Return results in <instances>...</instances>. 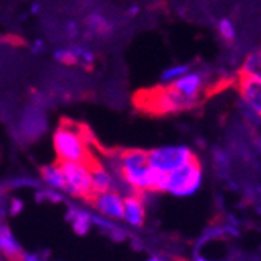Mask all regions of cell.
<instances>
[{
    "mask_svg": "<svg viewBox=\"0 0 261 261\" xmlns=\"http://www.w3.org/2000/svg\"><path fill=\"white\" fill-rule=\"evenodd\" d=\"M54 149L58 161L89 163V147L85 132L77 124L61 122L54 133Z\"/></svg>",
    "mask_w": 261,
    "mask_h": 261,
    "instance_id": "obj_1",
    "label": "cell"
},
{
    "mask_svg": "<svg viewBox=\"0 0 261 261\" xmlns=\"http://www.w3.org/2000/svg\"><path fill=\"white\" fill-rule=\"evenodd\" d=\"M203 183V168L197 160L185 164L181 168L166 177L164 193H169L175 197H189L196 194Z\"/></svg>",
    "mask_w": 261,
    "mask_h": 261,
    "instance_id": "obj_2",
    "label": "cell"
},
{
    "mask_svg": "<svg viewBox=\"0 0 261 261\" xmlns=\"http://www.w3.org/2000/svg\"><path fill=\"white\" fill-rule=\"evenodd\" d=\"M194 160H197V155L188 146H163L147 152V163L150 168L166 175Z\"/></svg>",
    "mask_w": 261,
    "mask_h": 261,
    "instance_id": "obj_3",
    "label": "cell"
},
{
    "mask_svg": "<svg viewBox=\"0 0 261 261\" xmlns=\"http://www.w3.org/2000/svg\"><path fill=\"white\" fill-rule=\"evenodd\" d=\"M141 102L146 103V108L149 111L158 114H172L194 108V105L183 99L178 92H175L171 85L158 86L149 91L146 97H141Z\"/></svg>",
    "mask_w": 261,
    "mask_h": 261,
    "instance_id": "obj_4",
    "label": "cell"
},
{
    "mask_svg": "<svg viewBox=\"0 0 261 261\" xmlns=\"http://www.w3.org/2000/svg\"><path fill=\"white\" fill-rule=\"evenodd\" d=\"M66 181V191L75 197H94L89 163L58 161Z\"/></svg>",
    "mask_w": 261,
    "mask_h": 261,
    "instance_id": "obj_5",
    "label": "cell"
},
{
    "mask_svg": "<svg viewBox=\"0 0 261 261\" xmlns=\"http://www.w3.org/2000/svg\"><path fill=\"white\" fill-rule=\"evenodd\" d=\"M208 80H210V74L206 70H191V72H188L186 75L171 83V86L183 99L197 107L205 88L208 86Z\"/></svg>",
    "mask_w": 261,
    "mask_h": 261,
    "instance_id": "obj_6",
    "label": "cell"
},
{
    "mask_svg": "<svg viewBox=\"0 0 261 261\" xmlns=\"http://www.w3.org/2000/svg\"><path fill=\"white\" fill-rule=\"evenodd\" d=\"M238 92L241 96V107L252 117L261 119V80L238 75Z\"/></svg>",
    "mask_w": 261,
    "mask_h": 261,
    "instance_id": "obj_7",
    "label": "cell"
},
{
    "mask_svg": "<svg viewBox=\"0 0 261 261\" xmlns=\"http://www.w3.org/2000/svg\"><path fill=\"white\" fill-rule=\"evenodd\" d=\"M94 199V206H96L97 213L100 216L107 219H122L124 215V197L116 193V191H108L102 194H96Z\"/></svg>",
    "mask_w": 261,
    "mask_h": 261,
    "instance_id": "obj_8",
    "label": "cell"
},
{
    "mask_svg": "<svg viewBox=\"0 0 261 261\" xmlns=\"http://www.w3.org/2000/svg\"><path fill=\"white\" fill-rule=\"evenodd\" d=\"M54 58L55 61L61 63V64H83L85 67L91 66L94 61H96V55L89 49V47H85L82 44H74L69 47H60L54 52Z\"/></svg>",
    "mask_w": 261,
    "mask_h": 261,
    "instance_id": "obj_9",
    "label": "cell"
},
{
    "mask_svg": "<svg viewBox=\"0 0 261 261\" xmlns=\"http://www.w3.org/2000/svg\"><path fill=\"white\" fill-rule=\"evenodd\" d=\"M122 221L130 227H142L146 221V205L139 193H132L124 197Z\"/></svg>",
    "mask_w": 261,
    "mask_h": 261,
    "instance_id": "obj_10",
    "label": "cell"
},
{
    "mask_svg": "<svg viewBox=\"0 0 261 261\" xmlns=\"http://www.w3.org/2000/svg\"><path fill=\"white\" fill-rule=\"evenodd\" d=\"M0 252L13 261H22L23 256L20 244L16 241L11 230L4 224H0Z\"/></svg>",
    "mask_w": 261,
    "mask_h": 261,
    "instance_id": "obj_11",
    "label": "cell"
},
{
    "mask_svg": "<svg viewBox=\"0 0 261 261\" xmlns=\"http://www.w3.org/2000/svg\"><path fill=\"white\" fill-rule=\"evenodd\" d=\"M89 168H91V181H92L94 196L113 191V178L103 166L89 161Z\"/></svg>",
    "mask_w": 261,
    "mask_h": 261,
    "instance_id": "obj_12",
    "label": "cell"
},
{
    "mask_svg": "<svg viewBox=\"0 0 261 261\" xmlns=\"http://www.w3.org/2000/svg\"><path fill=\"white\" fill-rule=\"evenodd\" d=\"M238 75L261 80V45L250 50L246 55V58L243 60V64L240 67Z\"/></svg>",
    "mask_w": 261,
    "mask_h": 261,
    "instance_id": "obj_13",
    "label": "cell"
},
{
    "mask_svg": "<svg viewBox=\"0 0 261 261\" xmlns=\"http://www.w3.org/2000/svg\"><path fill=\"white\" fill-rule=\"evenodd\" d=\"M86 27L92 35L107 36L113 32V22L100 13H91L86 17Z\"/></svg>",
    "mask_w": 261,
    "mask_h": 261,
    "instance_id": "obj_14",
    "label": "cell"
},
{
    "mask_svg": "<svg viewBox=\"0 0 261 261\" xmlns=\"http://www.w3.org/2000/svg\"><path fill=\"white\" fill-rule=\"evenodd\" d=\"M41 177L44 180V183L49 186L50 189H64L66 191V181L64 177L61 174V169L58 163L57 164H47L44 168H41Z\"/></svg>",
    "mask_w": 261,
    "mask_h": 261,
    "instance_id": "obj_15",
    "label": "cell"
},
{
    "mask_svg": "<svg viewBox=\"0 0 261 261\" xmlns=\"http://www.w3.org/2000/svg\"><path fill=\"white\" fill-rule=\"evenodd\" d=\"M67 221H70V224H72V230L83 236L89 231L92 222H91V213L88 211H82V210H74L70 208L69 213H67Z\"/></svg>",
    "mask_w": 261,
    "mask_h": 261,
    "instance_id": "obj_16",
    "label": "cell"
},
{
    "mask_svg": "<svg viewBox=\"0 0 261 261\" xmlns=\"http://www.w3.org/2000/svg\"><path fill=\"white\" fill-rule=\"evenodd\" d=\"M188 72H191V66H189V64H175V66H171V67L163 70L161 82L164 85H171L175 80H178L180 77L186 75Z\"/></svg>",
    "mask_w": 261,
    "mask_h": 261,
    "instance_id": "obj_17",
    "label": "cell"
},
{
    "mask_svg": "<svg viewBox=\"0 0 261 261\" xmlns=\"http://www.w3.org/2000/svg\"><path fill=\"white\" fill-rule=\"evenodd\" d=\"M218 33L219 36L225 41V42H233L236 39V30H234V25L233 22L227 17L221 19L218 22Z\"/></svg>",
    "mask_w": 261,
    "mask_h": 261,
    "instance_id": "obj_18",
    "label": "cell"
},
{
    "mask_svg": "<svg viewBox=\"0 0 261 261\" xmlns=\"http://www.w3.org/2000/svg\"><path fill=\"white\" fill-rule=\"evenodd\" d=\"M36 197H38L39 200H42V199L45 197L47 200H50V202H61V200H63L61 194L55 193L54 189H52V191H50V189H47V191H42V193H39Z\"/></svg>",
    "mask_w": 261,
    "mask_h": 261,
    "instance_id": "obj_19",
    "label": "cell"
},
{
    "mask_svg": "<svg viewBox=\"0 0 261 261\" xmlns=\"http://www.w3.org/2000/svg\"><path fill=\"white\" fill-rule=\"evenodd\" d=\"M22 210H23V202H22L20 199L14 197V199H11V200H10L8 211H10V215H11V216H17Z\"/></svg>",
    "mask_w": 261,
    "mask_h": 261,
    "instance_id": "obj_20",
    "label": "cell"
},
{
    "mask_svg": "<svg viewBox=\"0 0 261 261\" xmlns=\"http://www.w3.org/2000/svg\"><path fill=\"white\" fill-rule=\"evenodd\" d=\"M80 29H79V23L74 22V20H69L66 25H64V33L67 38H75L79 35Z\"/></svg>",
    "mask_w": 261,
    "mask_h": 261,
    "instance_id": "obj_21",
    "label": "cell"
},
{
    "mask_svg": "<svg viewBox=\"0 0 261 261\" xmlns=\"http://www.w3.org/2000/svg\"><path fill=\"white\" fill-rule=\"evenodd\" d=\"M11 186H14V188H22V186H39L35 180H32V178H16V180H13L11 181Z\"/></svg>",
    "mask_w": 261,
    "mask_h": 261,
    "instance_id": "obj_22",
    "label": "cell"
},
{
    "mask_svg": "<svg viewBox=\"0 0 261 261\" xmlns=\"http://www.w3.org/2000/svg\"><path fill=\"white\" fill-rule=\"evenodd\" d=\"M32 50H33L35 54H41V52L44 50V41H42V39H36V41L33 42V45H32Z\"/></svg>",
    "mask_w": 261,
    "mask_h": 261,
    "instance_id": "obj_23",
    "label": "cell"
},
{
    "mask_svg": "<svg viewBox=\"0 0 261 261\" xmlns=\"http://www.w3.org/2000/svg\"><path fill=\"white\" fill-rule=\"evenodd\" d=\"M193 261H227V259H218V258H211V256H206V255H202V253H197Z\"/></svg>",
    "mask_w": 261,
    "mask_h": 261,
    "instance_id": "obj_24",
    "label": "cell"
},
{
    "mask_svg": "<svg viewBox=\"0 0 261 261\" xmlns=\"http://www.w3.org/2000/svg\"><path fill=\"white\" fill-rule=\"evenodd\" d=\"M138 13H139V7H138V5H132V7L127 10V16H128V17H135Z\"/></svg>",
    "mask_w": 261,
    "mask_h": 261,
    "instance_id": "obj_25",
    "label": "cell"
},
{
    "mask_svg": "<svg viewBox=\"0 0 261 261\" xmlns=\"http://www.w3.org/2000/svg\"><path fill=\"white\" fill-rule=\"evenodd\" d=\"M22 261H42V259H41V258H38L36 255H32V253H23Z\"/></svg>",
    "mask_w": 261,
    "mask_h": 261,
    "instance_id": "obj_26",
    "label": "cell"
},
{
    "mask_svg": "<svg viewBox=\"0 0 261 261\" xmlns=\"http://www.w3.org/2000/svg\"><path fill=\"white\" fill-rule=\"evenodd\" d=\"M39 8H41V7H39V4H33V5H32V13H33V14L39 13Z\"/></svg>",
    "mask_w": 261,
    "mask_h": 261,
    "instance_id": "obj_27",
    "label": "cell"
},
{
    "mask_svg": "<svg viewBox=\"0 0 261 261\" xmlns=\"http://www.w3.org/2000/svg\"><path fill=\"white\" fill-rule=\"evenodd\" d=\"M146 261H166V259L161 258V256H150V258H147Z\"/></svg>",
    "mask_w": 261,
    "mask_h": 261,
    "instance_id": "obj_28",
    "label": "cell"
}]
</instances>
